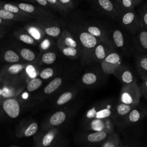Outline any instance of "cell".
I'll return each instance as SVG.
<instances>
[{
  "mask_svg": "<svg viewBox=\"0 0 147 147\" xmlns=\"http://www.w3.org/2000/svg\"><path fill=\"white\" fill-rule=\"evenodd\" d=\"M115 49L121 55L130 57L134 55V51L131 40L121 29L114 27L109 38Z\"/></svg>",
  "mask_w": 147,
  "mask_h": 147,
  "instance_id": "6da1fadb",
  "label": "cell"
},
{
  "mask_svg": "<svg viewBox=\"0 0 147 147\" xmlns=\"http://www.w3.org/2000/svg\"><path fill=\"white\" fill-rule=\"evenodd\" d=\"M23 69V66L21 64H15L11 65L9 68V71L13 74H16L19 73Z\"/></svg>",
  "mask_w": 147,
  "mask_h": 147,
  "instance_id": "e575fe53",
  "label": "cell"
},
{
  "mask_svg": "<svg viewBox=\"0 0 147 147\" xmlns=\"http://www.w3.org/2000/svg\"><path fill=\"white\" fill-rule=\"evenodd\" d=\"M72 98V94L69 92H67L62 94L57 101V103L59 105L64 104L65 103L69 101Z\"/></svg>",
  "mask_w": 147,
  "mask_h": 147,
  "instance_id": "f1b7e54d",
  "label": "cell"
},
{
  "mask_svg": "<svg viewBox=\"0 0 147 147\" xmlns=\"http://www.w3.org/2000/svg\"><path fill=\"white\" fill-rule=\"evenodd\" d=\"M37 2L41 5H46L47 1L45 0H37Z\"/></svg>",
  "mask_w": 147,
  "mask_h": 147,
  "instance_id": "ee69618b",
  "label": "cell"
},
{
  "mask_svg": "<svg viewBox=\"0 0 147 147\" xmlns=\"http://www.w3.org/2000/svg\"><path fill=\"white\" fill-rule=\"evenodd\" d=\"M117 102L115 98H108L101 101L97 106H94L89 109L86 113V117L91 120L111 118Z\"/></svg>",
  "mask_w": 147,
  "mask_h": 147,
  "instance_id": "7a4b0ae2",
  "label": "cell"
},
{
  "mask_svg": "<svg viewBox=\"0 0 147 147\" xmlns=\"http://www.w3.org/2000/svg\"><path fill=\"white\" fill-rule=\"evenodd\" d=\"M147 115V107L140 103L136 105L129 112L121 127L129 126L138 123Z\"/></svg>",
  "mask_w": 147,
  "mask_h": 147,
  "instance_id": "ba28073f",
  "label": "cell"
},
{
  "mask_svg": "<svg viewBox=\"0 0 147 147\" xmlns=\"http://www.w3.org/2000/svg\"><path fill=\"white\" fill-rule=\"evenodd\" d=\"M63 53L66 56H75L77 53V51L74 48L68 47L63 50Z\"/></svg>",
  "mask_w": 147,
  "mask_h": 147,
  "instance_id": "d590c367",
  "label": "cell"
},
{
  "mask_svg": "<svg viewBox=\"0 0 147 147\" xmlns=\"http://www.w3.org/2000/svg\"><path fill=\"white\" fill-rule=\"evenodd\" d=\"M115 125L111 118L105 119H91L90 123V129L94 131H106L110 134L115 132Z\"/></svg>",
  "mask_w": 147,
  "mask_h": 147,
  "instance_id": "4fadbf2b",
  "label": "cell"
},
{
  "mask_svg": "<svg viewBox=\"0 0 147 147\" xmlns=\"http://www.w3.org/2000/svg\"><path fill=\"white\" fill-rule=\"evenodd\" d=\"M29 33L35 39L38 40L40 38V34L36 28H31L29 29Z\"/></svg>",
  "mask_w": 147,
  "mask_h": 147,
  "instance_id": "ab89813d",
  "label": "cell"
},
{
  "mask_svg": "<svg viewBox=\"0 0 147 147\" xmlns=\"http://www.w3.org/2000/svg\"><path fill=\"white\" fill-rule=\"evenodd\" d=\"M48 2L51 3H55L56 2V0H48Z\"/></svg>",
  "mask_w": 147,
  "mask_h": 147,
  "instance_id": "bcb514c9",
  "label": "cell"
},
{
  "mask_svg": "<svg viewBox=\"0 0 147 147\" xmlns=\"http://www.w3.org/2000/svg\"><path fill=\"white\" fill-rule=\"evenodd\" d=\"M121 13L123 14L134 10V8L140 5L142 0H114Z\"/></svg>",
  "mask_w": 147,
  "mask_h": 147,
  "instance_id": "e0dca14e",
  "label": "cell"
},
{
  "mask_svg": "<svg viewBox=\"0 0 147 147\" xmlns=\"http://www.w3.org/2000/svg\"><path fill=\"white\" fill-rule=\"evenodd\" d=\"M14 17V15L12 13L9 12L5 9L0 10V18L3 19H11Z\"/></svg>",
  "mask_w": 147,
  "mask_h": 147,
  "instance_id": "836d02e7",
  "label": "cell"
},
{
  "mask_svg": "<svg viewBox=\"0 0 147 147\" xmlns=\"http://www.w3.org/2000/svg\"><path fill=\"white\" fill-rule=\"evenodd\" d=\"M2 95V90L0 89V96Z\"/></svg>",
  "mask_w": 147,
  "mask_h": 147,
  "instance_id": "7dc6e473",
  "label": "cell"
},
{
  "mask_svg": "<svg viewBox=\"0 0 147 147\" xmlns=\"http://www.w3.org/2000/svg\"><path fill=\"white\" fill-rule=\"evenodd\" d=\"M38 130V125L35 123H30L28 126L25 127L22 131L20 132L17 136L19 137H28L34 135Z\"/></svg>",
  "mask_w": 147,
  "mask_h": 147,
  "instance_id": "ffe728a7",
  "label": "cell"
},
{
  "mask_svg": "<svg viewBox=\"0 0 147 147\" xmlns=\"http://www.w3.org/2000/svg\"><path fill=\"white\" fill-rule=\"evenodd\" d=\"M114 50L115 49L109 39L100 41L93 50L94 59L101 63L106 57Z\"/></svg>",
  "mask_w": 147,
  "mask_h": 147,
  "instance_id": "7c38bea8",
  "label": "cell"
},
{
  "mask_svg": "<svg viewBox=\"0 0 147 147\" xmlns=\"http://www.w3.org/2000/svg\"><path fill=\"white\" fill-rule=\"evenodd\" d=\"M49 46V41L48 40H45L42 43H41V48L44 49H47Z\"/></svg>",
  "mask_w": 147,
  "mask_h": 147,
  "instance_id": "7bdbcfd3",
  "label": "cell"
},
{
  "mask_svg": "<svg viewBox=\"0 0 147 147\" xmlns=\"http://www.w3.org/2000/svg\"><path fill=\"white\" fill-rule=\"evenodd\" d=\"M3 107L6 113L12 118H17L20 114L19 104L14 99L6 100L3 103Z\"/></svg>",
  "mask_w": 147,
  "mask_h": 147,
  "instance_id": "2e32d148",
  "label": "cell"
},
{
  "mask_svg": "<svg viewBox=\"0 0 147 147\" xmlns=\"http://www.w3.org/2000/svg\"><path fill=\"white\" fill-rule=\"evenodd\" d=\"M56 59V55L53 52H48L45 54L42 57V61L47 64H51L53 63Z\"/></svg>",
  "mask_w": 147,
  "mask_h": 147,
  "instance_id": "83f0119b",
  "label": "cell"
},
{
  "mask_svg": "<svg viewBox=\"0 0 147 147\" xmlns=\"http://www.w3.org/2000/svg\"><path fill=\"white\" fill-rule=\"evenodd\" d=\"M60 1L61 3H65L69 2V0H60Z\"/></svg>",
  "mask_w": 147,
  "mask_h": 147,
  "instance_id": "f6af8a7d",
  "label": "cell"
},
{
  "mask_svg": "<svg viewBox=\"0 0 147 147\" xmlns=\"http://www.w3.org/2000/svg\"><path fill=\"white\" fill-rule=\"evenodd\" d=\"M19 8L22 10H24L29 13L33 12L34 9V7L33 5L30 4L24 3H21L19 4Z\"/></svg>",
  "mask_w": 147,
  "mask_h": 147,
  "instance_id": "1f68e13d",
  "label": "cell"
},
{
  "mask_svg": "<svg viewBox=\"0 0 147 147\" xmlns=\"http://www.w3.org/2000/svg\"><path fill=\"white\" fill-rule=\"evenodd\" d=\"M66 118L65 114L63 111H58L53 114L49 119V124L52 126H58L63 123Z\"/></svg>",
  "mask_w": 147,
  "mask_h": 147,
  "instance_id": "44dd1931",
  "label": "cell"
},
{
  "mask_svg": "<svg viewBox=\"0 0 147 147\" xmlns=\"http://www.w3.org/2000/svg\"><path fill=\"white\" fill-rule=\"evenodd\" d=\"M122 55L116 50L111 52L101 62V69L106 75L113 74L114 71L122 64Z\"/></svg>",
  "mask_w": 147,
  "mask_h": 147,
  "instance_id": "52a82bcc",
  "label": "cell"
},
{
  "mask_svg": "<svg viewBox=\"0 0 147 147\" xmlns=\"http://www.w3.org/2000/svg\"><path fill=\"white\" fill-rule=\"evenodd\" d=\"M141 27L147 30V3L142 5L138 10Z\"/></svg>",
  "mask_w": 147,
  "mask_h": 147,
  "instance_id": "7402d4cb",
  "label": "cell"
},
{
  "mask_svg": "<svg viewBox=\"0 0 147 147\" xmlns=\"http://www.w3.org/2000/svg\"><path fill=\"white\" fill-rule=\"evenodd\" d=\"M99 76L96 74L88 72L85 74L82 77L83 82L87 85H92L95 84L99 80Z\"/></svg>",
  "mask_w": 147,
  "mask_h": 147,
  "instance_id": "603a6c76",
  "label": "cell"
},
{
  "mask_svg": "<svg viewBox=\"0 0 147 147\" xmlns=\"http://www.w3.org/2000/svg\"><path fill=\"white\" fill-rule=\"evenodd\" d=\"M47 34L53 37H56L59 35L60 33V29L57 27H51L48 28L45 30Z\"/></svg>",
  "mask_w": 147,
  "mask_h": 147,
  "instance_id": "f546056e",
  "label": "cell"
},
{
  "mask_svg": "<svg viewBox=\"0 0 147 147\" xmlns=\"http://www.w3.org/2000/svg\"><path fill=\"white\" fill-rule=\"evenodd\" d=\"M62 80L60 78H56L51 81L44 88V92L46 94H51L55 91L61 84Z\"/></svg>",
  "mask_w": 147,
  "mask_h": 147,
  "instance_id": "cb8c5ba5",
  "label": "cell"
},
{
  "mask_svg": "<svg viewBox=\"0 0 147 147\" xmlns=\"http://www.w3.org/2000/svg\"><path fill=\"white\" fill-rule=\"evenodd\" d=\"M21 55L24 59L29 61H32L35 58L34 53L30 49L26 48H24L21 50Z\"/></svg>",
  "mask_w": 147,
  "mask_h": 147,
  "instance_id": "4316f807",
  "label": "cell"
},
{
  "mask_svg": "<svg viewBox=\"0 0 147 147\" xmlns=\"http://www.w3.org/2000/svg\"><path fill=\"white\" fill-rule=\"evenodd\" d=\"M98 9L108 19L118 22L121 14L114 0H98L96 2Z\"/></svg>",
  "mask_w": 147,
  "mask_h": 147,
  "instance_id": "8992f818",
  "label": "cell"
},
{
  "mask_svg": "<svg viewBox=\"0 0 147 147\" xmlns=\"http://www.w3.org/2000/svg\"><path fill=\"white\" fill-rule=\"evenodd\" d=\"M4 9L11 13H17L19 10L18 8L16 6L11 4H5L4 6Z\"/></svg>",
  "mask_w": 147,
  "mask_h": 147,
  "instance_id": "74e56055",
  "label": "cell"
},
{
  "mask_svg": "<svg viewBox=\"0 0 147 147\" xmlns=\"http://www.w3.org/2000/svg\"><path fill=\"white\" fill-rule=\"evenodd\" d=\"M117 22L121 28L132 36L135 35L141 28L139 16L134 10L122 14Z\"/></svg>",
  "mask_w": 147,
  "mask_h": 147,
  "instance_id": "5b68a950",
  "label": "cell"
},
{
  "mask_svg": "<svg viewBox=\"0 0 147 147\" xmlns=\"http://www.w3.org/2000/svg\"><path fill=\"white\" fill-rule=\"evenodd\" d=\"M146 147H147V145H146Z\"/></svg>",
  "mask_w": 147,
  "mask_h": 147,
  "instance_id": "816d5d0a",
  "label": "cell"
},
{
  "mask_svg": "<svg viewBox=\"0 0 147 147\" xmlns=\"http://www.w3.org/2000/svg\"><path fill=\"white\" fill-rule=\"evenodd\" d=\"M82 45L87 49H94L96 45L101 41L88 32H82L79 36Z\"/></svg>",
  "mask_w": 147,
  "mask_h": 147,
  "instance_id": "ac0fdd59",
  "label": "cell"
},
{
  "mask_svg": "<svg viewBox=\"0 0 147 147\" xmlns=\"http://www.w3.org/2000/svg\"><path fill=\"white\" fill-rule=\"evenodd\" d=\"M26 71L27 74L30 78L34 79L35 76H36V69H35L33 65H28L26 67Z\"/></svg>",
  "mask_w": 147,
  "mask_h": 147,
  "instance_id": "8d00e7d4",
  "label": "cell"
},
{
  "mask_svg": "<svg viewBox=\"0 0 147 147\" xmlns=\"http://www.w3.org/2000/svg\"><path fill=\"white\" fill-rule=\"evenodd\" d=\"M136 105H129L117 101L111 119L115 125L121 127L125 118Z\"/></svg>",
  "mask_w": 147,
  "mask_h": 147,
  "instance_id": "30bf717a",
  "label": "cell"
},
{
  "mask_svg": "<svg viewBox=\"0 0 147 147\" xmlns=\"http://www.w3.org/2000/svg\"><path fill=\"white\" fill-rule=\"evenodd\" d=\"M134 64L137 72L142 80L147 78V55H134Z\"/></svg>",
  "mask_w": 147,
  "mask_h": 147,
  "instance_id": "9a60e30c",
  "label": "cell"
},
{
  "mask_svg": "<svg viewBox=\"0 0 147 147\" xmlns=\"http://www.w3.org/2000/svg\"><path fill=\"white\" fill-rule=\"evenodd\" d=\"M142 80V81L139 86L141 91L142 96L147 100V78Z\"/></svg>",
  "mask_w": 147,
  "mask_h": 147,
  "instance_id": "4dcf8cb0",
  "label": "cell"
},
{
  "mask_svg": "<svg viewBox=\"0 0 147 147\" xmlns=\"http://www.w3.org/2000/svg\"><path fill=\"white\" fill-rule=\"evenodd\" d=\"M65 43L67 45L69 46V47L71 48H75L76 47L77 44L76 42L75 41H74V40H72L71 38L69 37H67L65 39Z\"/></svg>",
  "mask_w": 147,
  "mask_h": 147,
  "instance_id": "60d3db41",
  "label": "cell"
},
{
  "mask_svg": "<svg viewBox=\"0 0 147 147\" xmlns=\"http://www.w3.org/2000/svg\"><path fill=\"white\" fill-rule=\"evenodd\" d=\"M10 147H18V146H10Z\"/></svg>",
  "mask_w": 147,
  "mask_h": 147,
  "instance_id": "f907efd6",
  "label": "cell"
},
{
  "mask_svg": "<svg viewBox=\"0 0 147 147\" xmlns=\"http://www.w3.org/2000/svg\"><path fill=\"white\" fill-rule=\"evenodd\" d=\"M42 84L41 80L38 78L33 79L28 84L27 89L29 91H33L37 90Z\"/></svg>",
  "mask_w": 147,
  "mask_h": 147,
  "instance_id": "484cf974",
  "label": "cell"
},
{
  "mask_svg": "<svg viewBox=\"0 0 147 147\" xmlns=\"http://www.w3.org/2000/svg\"><path fill=\"white\" fill-rule=\"evenodd\" d=\"M119 137L117 132L110 134L100 147H119Z\"/></svg>",
  "mask_w": 147,
  "mask_h": 147,
  "instance_id": "d6986e66",
  "label": "cell"
},
{
  "mask_svg": "<svg viewBox=\"0 0 147 147\" xmlns=\"http://www.w3.org/2000/svg\"><path fill=\"white\" fill-rule=\"evenodd\" d=\"M134 55H147V30L141 28L132 37Z\"/></svg>",
  "mask_w": 147,
  "mask_h": 147,
  "instance_id": "9c48e42d",
  "label": "cell"
},
{
  "mask_svg": "<svg viewBox=\"0 0 147 147\" xmlns=\"http://www.w3.org/2000/svg\"><path fill=\"white\" fill-rule=\"evenodd\" d=\"M141 96L140 86L136 82L129 85L122 86L118 101L129 105H137L140 103Z\"/></svg>",
  "mask_w": 147,
  "mask_h": 147,
  "instance_id": "3957f363",
  "label": "cell"
},
{
  "mask_svg": "<svg viewBox=\"0 0 147 147\" xmlns=\"http://www.w3.org/2000/svg\"><path fill=\"white\" fill-rule=\"evenodd\" d=\"M20 40L26 43V44H32L33 42V39L32 37L27 35V34H22L20 36Z\"/></svg>",
  "mask_w": 147,
  "mask_h": 147,
  "instance_id": "f35d334b",
  "label": "cell"
},
{
  "mask_svg": "<svg viewBox=\"0 0 147 147\" xmlns=\"http://www.w3.org/2000/svg\"><path fill=\"white\" fill-rule=\"evenodd\" d=\"M2 95L4 97H10L11 95H13V94L11 90H10L7 88L5 87L2 90Z\"/></svg>",
  "mask_w": 147,
  "mask_h": 147,
  "instance_id": "b9f144b4",
  "label": "cell"
},
{
  "mask_svg": "<svg viewBox=\"0 0 147 147\" xmlns=\"http://www.w3.org/2000/svg\"><path fill=\"white\" fill-rule=\"evenodd\" d=\"M5 59L6 61L10 63L17 62L19 60L18 56L13 51L9 50L5 54Z\"/></svg>",
  "mask_w": 147,
  "mask_h": 147,
  "instance_id": "d4e9b609",
  "label": "cell"
},
{
  "mask_svg": "<svg viewBox=\"0 0 147 147\" xmlns=\"http://www.w3.org/2000/svg\"><path fill=\"white\" fill-rule=\"evenodd\" d=\"M65 142L60 139L57 130L51 129L34 138V147H64Z\"/></svg>",
  "mask_w": 147,
  "mask_h": 147,
  "instance_id": "277c9868",
  "label": "cell"
},
{
  "mask_svg": "<svg viewBox=\"0 0 147 147\" xmlns=\"http://www.w3.org/2000/svg\"><path fill=\"white\" fill-rule=\"evenodd\" d=\"M121 147H129V146H122Z\"/></svg>",
  "mask_w": 147,
  "mask_h": 147,
  "instance_id": "681fc988",
  "label": "cell"
},
{
  "mask_svg": "<svg viewBox=\"0 0 147 147\" xmlns=\"http://www.w3.org/2000/svg\"><path fill=\"white\" fill-rule=\"evenodd\" d=\"M116 78L121 83L122 86L129 85L136 82V77L131 70L127 65L122 64L113 73Z\"/></svg>",
  "mask_w": 147,
  "mask_h": 147,
  "instance_id": "8fae6325",
  "label": "cell"
},
{
  "mask_svg": "<svg viewBox=\"0 0 147 147\" xmlns=\"http://www.w3.org/2000/svg\"><path fill=\"white\" fill-rule=\"evenodd\" d=\"M110 134L106 131H92L84 136L82 139L83 143L95 144L103 142Z\"/></svg>",
  "mask_w": 147,
  "mask_h": 147,
  "instance_id": "5bb4252c",
  "label": "cell"
},
{
  "mask_svg": "<svg viewBox=\"0 0 147 147\" xmlns=\"http://www.w3.org/2000/svg\"><path fill=\"white\" fill-rule=\"evenodd\" d=\"M53 74V69L51 68H47L44 69L40 74V76L42 79H47L52 76Z\"/></svg>",
  "mask_w": 147,
  "mask_h": 147,
  "instance_id": "d6a6232c",
  "label": "cell"
},
{
  "mask_svg": "<svg viewBox=\"0 0 147 147\" xmlns=\"http://www.w3.org/2000/svg\"></svg>",
  "mask_w": 147,
  "mask_h": 147,
  "instance_id": "f5cc1de1",
  "label": "cell"
},
{
  "mask_svg": "<svg viewBox=\"0 0 147 147\" xmlns=\"http://www.w3.org/2000/svg\"><path fill=\"white\" fill-rule=\"evenodd\" d=\"M1 22H2V19L0 18V24L1 23Z\"/></svg>",
  "mask_w": 147,
  "mask_h": 147,
  "instance_id": "c3c4849f",
  "label": "cell"
}]
</instances>
